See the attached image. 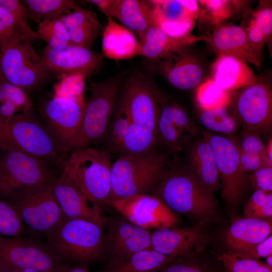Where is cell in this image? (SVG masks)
Listing matches in <instances>:
<instances>
[{
	"mask_svg": "<svg viewBox=\"0 0 272 272\" xmlns=\"http://www.w3.org/2000/svg\"><path fill=\"white\" fill-rule=\"evenodd\" d=\"M85 2L93 4L100 12L105 14L113 0H89Z\"/></svg>",
	"mask_w": 272,
	"mask_h": 272,
	"instance_id": "obj_55",
	"label": "cell"
},
{
	"mask_svg": "<svg viewBox=\"0 0 272 272\" xmlns=\"http://www.w3.org/2000/svg\"><path fill=\"white\" fill-rule=\"evenodd\" d=\"M197 2L200 8L198 18L200 20L206 19L209 23V28L212 25L216 28L232 17L242 1L206 0L197 1Z\"/></svg>",
	"mask_w": 272,
	"mask_h": 272,
	"instance_id": "obj_35",
	"label": "cell"
},
{
	"mask_svg": "<svg viewBox=\"0 0 272 272\" xmlns=\"http://www.w3.org/2000/svg\"><path fill=\"white\" fill-rule=\"evenodd\" d=\"M195 99L200 110H213L231 104L230 91L207 79L196 88Z\"/></svg>",
	"mask_w": 272,
	"mask_h": 272,
	"instance_id": "obj_34",
	"label": "cell"
},
{
	"mask_svg": "<svg viewBox=\"0 0 272 272\" xmlns=\"http://www.w3.org/2000/svg\"><path fill=\"white\" fill-rule=\"evenodd\" d=\"M4 101L13 104L26 116L32 114L33 104L28 93L0 76V102Z\"/></svg>",
	"mask_w": 272,
	"mask_h": 272,
	"instance_id": "obj_41",
	"label": "cell"
},
{
	"mask_svg": "<svg viewBox=\"0 0 272 272\" xmlns=\"http://www.w3.org/2000/svg\"><path fill=\"white\" fill-rule=\"evenodd\" d=\"M14 149L50 161L61 170L67 152L43 121L32 114L16 119L0 120V149Z\"/></svg>",
	"mask_w": 272,
	"mask_h": 272,
	"instance_id": "obj_6",
	"label": "cell"
},
{
	"mask_svg": "<svg viewBox=\"0 0 272 272\" xmlns=\"http://www.w3.org/2000/svg\"><path fill=\"white\" fill-rule=\"evenodd\" d=\"M239 142L241 152L267 158L265 152V145L260 135L253 132H242L241 140Z\"/></svg>",
	"mask_w": 272,
	"mask_h": 272,
	"instance_id": "obj_47",
	"label": "cell"
},
{
	"mask_svg": "<svg viewBox=\"0 0 272 272\" xmlns=\"http://www.w3.org/2000/svg\"><path fill=\"white\" fill-rule=\"evenodd\" d=\"M202 36V41L206 42L218 56L231 55L260 66L261 53L252 47L239 26L222 25Z\"/></svg>",
	"mask_w": 272,
	"mask_h": 272,
	"instance_id": "obj_21",
	"label": "cell"
},
{
	"mask_svg": "<svg viewBox=\"0 0 272 272\" xmlns=\"http://www.w3.org/2000/svg\"><path fill=\"white\" fill-rule=\"evenodd\" d=\"M28 17L38 24L49 18L60 17L83 8L70 0H25Z\"/></svg>",
	"mask_w": 272,
	"mask_h": 272,
	"instance_id": "obj_31",
	"label": "cell"
},
{
	"mask_svg": "<svg viewBox=\"0 0 272 272\" xmlns=\"http://www.w3.org/2000/svg\"><path fill=\"white\" fill-rule=\"evenodd\" d=\"M0 7L10 13L16 20L27 37L32 41L39 39L35 31L27 23L28 10L22 1L0 0Z\"/></svg>",
	"mask_w": 272,
	"mask_h": 272,
	"instance_id": "obj_44",
	"label": "cell"
},
{
	"mask_svg": "<svg viewBox=\"0 0 272 272\" xmlns=\"http://www.w3.org/2000/svg\"><path fill=\"white\" fill-rule=\"evenodd\" d=\"M0 198L6 199L19 190L50 182L61 170L54 163L11 148L0 149Z\"/></svg>",
	"mask_w": 272,
	"mask_h": 272,
	"instance_id": "obj_9",
	"label": "cell"
},
{
	"mask_svg": "<svg viewBox=\"0 0 272 272\" xmlns=\"http://www.w3.org/2000/svg\"><path fill=\"white\" fill-rule=\"evenodd\" d=\"M104 226L83 219H64L45 241L64 264L87 267L102 260Z\"/></svg>",
	"mask_w": 272,
	"mask_h": 272,
	"instance_id": "obj_4",
	"label": "cell"
},
{
	"mask_svg": "<svg viewBox=\"0 0 272 272\" xmlns=\"http://www.w3.org/2000/svg\"><path fill=\"white\" fill-rule=\"evenodd\" d=\"M160 109L157 126L156 148L168 156L188 148L198 128L187 111L158 89Z\"/></svg>",
	"mask_w": 272,
	"mask_h": 272,
	"instance_id": "obj_11",
	"label": "cell"
},
{
	"mask_svg": "<svg viewBox=\"0 0 272 272\" xmlns=\"http://www.w3.org/2000/svg\"><path fill=\"white\" fill-rule=\"evenodd\" d=\"M214 156L220 179L221 196L234 215L249 181L240 162L239 142L232 136L203 131Z\"/></svg>",
	"mask_w": 272,
	"mask_h": 272,
	"instance_id": "obj_10",
	"label": "cell"
},
{
	"mask_svg": "<svg viewBox=\"0 0 272 272\" xmlns=\"http://www.w3.org/2000/svg\"><path fill=\"white\" fill-rule=\"evenodd\" d=\"M176 258L146 249L134 253L119 265L105 270L107 272H160Z\"/></svg>",
	"mask_w": 272,
	"mask_h": 272,
	"instance_id": "obj_30",
	"label": "cell"
},
{
	"mask_svg": "<svg viewBox=\"0 0 272 272\" xmlns=\"http://www.w3.org/2000/svg\"><path fill=\"white\" fill-rule=\"evenodd\" d=\"M265 263L270 267H272V255H268L265 257Z\"/></svg>",
	"mask_w": 272,
	"mask_h": 272,
	"instance_id": "obj_59",
	"label": "cell"
},
{
	"mask_svg": "<svg viewBox=\"0 0 272 272\" xmlns=\"http://www.w3.org/2000/svg\"><path fill=\"white\" fill-rule=\"evenodd\" d=\"M105 15L116 19L139 37L154 26L152 7L144 1L113 0Z\"/></svg>",
	"mask_w": 272,
	"mask_h": 272,
	"instance_id": "obj_28",
	"label": "cell"
},
{
	"mask_svg": "<svg viewBox=\"0 0 272 272\" xmlns=\"http://www.w3.org/2000/svg\"><path fill=\"white\" fill-rule=\"evenodd\" d=\"M239 26L245 32L252 47L261 53L262 47L267 41L255 19L252 10L245 13Z\"/></svg>",
	"mask_w": 272,
	"mask_h": 272,
	"instance_id": "obj_45",
	"label": "cell"
},
{
	"mask_svg": "<svg viewBox=\"0 0 272 272\" xmlns=\"http://www.w3.org/2000/svg\"><path fill=\"white\" fill-rule=\"evenodd\" d=\"M5 200L17 210L27 235L45 241L63 220L50 181L22 188Z\"/></svg>",
	"mask_w": 272,
	"mask_h": 272,
	"instance_id": "obj_7",
	"label": "cell"
},
{
	"mask_svg": "<svg viewBox=\"0 0 272 272\" xmlns=\"http://www.w3.org/2000/svg\"><path fill=\"white\" fill-rule=\"evenodd\" d=\"M252 12L255 19L268 42L272 33V9L269 1H261Z\"/></svg>",
	"mask_w": 272,
	"mask_h": 272,
	"instance_id": "obj_46",
	"label": "cell"
},
{
	"mask_svg": "<svg viewBox=\"0 0 272 272\" xmlns=\"http://www.w3.org/2000/svg\"><path fill=\"white\" fill-rule=\"evenodd\" d=\"M110 207L131 223L148 230L172 227L178 222L174 212L152 194L122 198L112 201Z\"/></svg>",
	"mask_w": 272,
	"mask_h": 272,
	"instance_id": "obj_16",
	"label": "cell"
},
{
	"mask_svg": "<svg viewBox=\"0 0 272 272\" xmlns=\"http://www.w3.org/2000/svg\"><path fill=\"white\" fill-rule=\"evenodd\" d=\"M102 52L104 57L123 60L141 55V45L133 33L107 17L102 31Z\"/></svg>",
	"mask_w": 272,
	"mask_h": 272,
	"instance_id": "obj_26",
	"label": "cell"
},
{
	"mask_svg": "<svg viewBox=\"0 0 272 272\" xmlns=\"http://www.w3.org/2000/svg\"><path fill=\"white\" fill-rule=\"evenodd\" d=\"M158 61L162 75L169 84L178 89L192 90L206 80L204 62L189 51V47Z\"/></svg>",
	"mask_w": 272,
	"mask_h": 272,
	"instance_id": "obj_20",
	"label": "cell"
},
{
	"mask_svg": "<svg viewBox=\"0 0 272 272\" xmlns=\"http://www.w3.org/2000/svg\"><path fill=\"white\" fill-rule=\"evenodd\" d=\"M61 19L67 29L92 23H100L92 12L84 9L61 16Z\"/></svg>",
	"mask_w": 272,
	"mask_h": 272,
	"instance_id": "obj_49",
	"label": "cell"
},
{
	"mask_svg": "<svg viewBox=\"0 0 272 272\" xmlns=\"http://www.w3.org/2000/svg\"><path fill=\"white\" fill-rule=\"evenodd\" d=\"M22 41L32 42L25 35L15 18L0 7V51Z\"/></svg>",
	"mask_w": 272,
	"mask_h": 272,
	"instance_id": "obj_37",
	"label": "cell"
},
{
	"mask_svg": "<svg viewBox=\"0 0 272 272\" xmlns=\"http://www.w3.org/2000/svg\"><path fill=\"white\" fill-rule=\"evenodd\" d=\"M168 156L155 151L123 155L112 164L110 203L137 194H152L169 167Z\"/></svg>",
	"mask_w": 272,
	"mask_h": 272,
	"instance_id": "obj_5",
	"label": "cell"
},
{
	"mask_svg": "<svg viewBox=\"0 0 272 272\" xmlns=\"http://www.w3.org/2000/svg\"><path fill=\"white\" fill-rule=\"evenodd\" d=\"M152 194L196 224L207 227L218 221L219 208L214 195L201 188L186 167L169 166Z\"/></svg>",
	"mask_w": 272,
	"mask_h": 272,
	"instance_id": "obj_2",
	"label": "cell"
},
{
	"mask_svg": "<svg viewBox=\"0 0 272 272\" xmlns=\"http://www.w3.org/2000/svg\"><path fill=\"white\" fill-rule=\"evenodd\" d=\"M248 176L255 190L271 192L272 167L261 168L248 175Z\"/></svg>",
	"mask_w": 272,
	"mask_h": 272,
	"instance_id": "obj_50",
	"label": "cell"
},
{
	"mask_svg": "<svg viewBox=\"0 0 272 272\" xmlns=\"http://www.w3.org/2000/svg\"><path fill=\"white\" fill-rule=\"evenodd\" d=\"M38 24H41L57 36L67 41L69 43V30L62 21L61 16L46 18L42 20Z\"/></svg>",
	"mask_w": 272,
	"mask_h": 272,
	"instance_id": "obj_52",
	"label": "cell"
},
{
	"mask_svg": "<svg viewBox=\"0 0 272 272\" xmlns=\"http://www.w3.org/2000/svg\"><path fill=\"white\" fill-rule=\"evenodd\" d=\"M35 32L38 38L46 42L47 43V45L53 50H62L69 44L67 41L58 37L40 24H38L37 30Z\"/></svg>",
	"mask_w": 272,
	"mask_h": 272,
	"instance_id": "obj_51",
	"label": "cell"
},
{
	"mask_svg": "<svg viewBox=\"0 0 272 272\" xmlns=\"http://www.w3.org/2000/svg\"><path fill=\"white\" fill-rule=\"evenodd\" d=\"M148 2L158 8L165 19L170 21H195L199 16L200 8L197 1L165 0Z\"/></svg>",
	"mask_w": 272,
	"mask_h": 272,
	"instance_id": "obj_33",
	"label": "cell"
},
{
	"mask_svg": "<svg viewBox=\"0 0 272 272\" xmlns=\"http://www.w3.org/2000/svg\"><path fill=\"white\" fill-rule=\"evenodd\" d=\"M210 70L211 79L229 91L251 85L259 79L246 62L231 55L218 56Z\"/></svg>",
	"mask_w": 272,
	"mask_h": 272,
	"instance_id": "obj_25",
	"label": "cell"
},
{
	"mask_svg": "<svg viewBox=\"0 0 272 272\" xmlns=\"http://www.w3.org/2000/svg\"><path fill=\"white\" fill-rule=\"evenodd\" d=\"M62 272H90L87 267L80 266H68ZM96 272H107L105 269Z\"/></svg>",
	"mask_w": 272,
	"mask_h": 272,
	"instance_id": "obj_57",
	"label": "cell"
},
{
	"mask_svg": "<svg viewBox=\"0 0 272 272\" xmlns=\"http://www.w3.org/2000/svg\"><path fill=\"white\" fill-rule=\"evenodd\" d=\"M242 127V132L259 135L270 131L272 125V93L269 84L259 78L242 88L234 106Z\"/></svg>",
	"mask_w": 272,
	"mask_h": 272,
	"instance_id": "obj_15",
	"label": "cell"
},
{
	"mask_svg": "<svg viewBox=\"0 0 272 272\" xmlns=\"http://www.w3.org/2000/svg\"><path fill=\"white\" fill-rule=\"evenodd\" d=\"M31 42L22 41L0 51V76L27 93L42 87L50 74Z\"/></svg>",
	"mask_w": 272,
	"mask_h": 272,
	"instance_id": "obj_12",
	"label": "cell"
},
{
	"mask_svg": "<svg viewBox=\"0 0 272 272\" xmlns=\"http://www.w3.org/2000/svg\"><path fill=\"white\" fill-rule=\"evenodd\" d=\"M151 5L152 7L154 26L166 34L175 38H182L191 34L190 33L195 25V21L177 22L167 20L161 15L156 6L151 4Z\"/></svg>",
	"mask_w": 272,
	"mask_h": 272,
	"instance_id": "obj_42",
	"label": "cell"
},
{
	"mask_svg": "<svg viewBox=\"0 0 272 272\" xmlns=\"http://www.w3.org/2000/svg\"><path fill=\"white\" fill-rule=\"evenodd\" d=\"M217 257L226 272H272V267L259 259L240 258L226 252Z\"/></svg>",
	"mask_w": 272,
	"mask_h": 272,
	"instance_id": "obj_40",
	"label": "cell"
},
{
	"mask_svg": "<svg viewBox=\"0 0 272 272\" xmlns=\"http://www.w3.org/2000/svg\"><path fill=\"white\" fill-rule=\"evenodd\" d=\"M129 126L127 111L121 100L115 107L105 138L110 150L118 152Z\"/></svg>",
	"mask_w": 272,
	"mask_h": 272,
	"instance_id": "obj_36",
	"label": "cell"
},
{
	"mask_svg": "<svg viewBox=\"0 0 272 272\" xmlns=\"http://www.w3.org/2000/svg\"><path fill=\"white\" fill-rule=\"evenodd\" d=\"M0 234L7 237L26 235L21 219L15 208L0 198Z\"/></svg>",
	"mask_w": 272,
	"mask_h": 272,
	"instance_id": "obj_39",
	"label": "cell"
},
{
	"mask_svg": "<svg viewBox=\"0 0 272 272\" xmlns=\"http://www.w3.org/2000/svg\"><path fill=\"white\" fill-rule=\"evenodd\" d=\"M271 218H243L233 222L221 237L225 252H234L260 243L271 233Z\"/></svg>",
	"mask_w": 272,
	"mask_h": 272,
	"instance_id": "obj_23",
	"label": "cell"
},
{
	"mask_svg": "<svg viewBox=\"0 0 272 272\" xmlns=\"http://www.w3.org/2000/svg\"><path fill=\"white\" fill-rule=\"evenodd\" d=\"M272 216V194L268 192L265 200L260 207L254 213L252 218L258 219L271 218Z\"/></svg>",
	"mask_w": 272,
	"mask_h": 272,
	"instance_id": "obj_54",
	"label": "cell"
},
{
	"mask_svg": "<svg viewBox=\"0 0 272 272\" xmlns=\"http://www.w3.org/2000/svg\"><path fill=\"white\" fill-rule=\"evenodd\" d=\"M231 105L213 110H200L198 114L200 124L208 131L232 136L241 127L240 120Z\"/></svg>",
	"mask_w": 272,
	"mask_h": 272,
	"instance_id": "obj_29",
	"label": "cell"
},
{
	"mask_svg": "<svg viewBox=\"0 0 272 272\" xmlns=\"http://www.w3.org/2000/svg\"><path fill=\"white\" fill-rule=\"evenodd\" d=\"M111 167L108 151L89 147L71 151L60 174L72 180L101 213L102 208L109 206Z\"/></svg>",
	"mask_w": 272,
	"mask_h": 272,
	"instance_id": "obj_3",
	"label": "cell"
},
{
	"mask_svg": "<svg viewBox=\"0 0 272 272\" xmlns=\"http://www.w3.org/2000/svg\"><path fill=\"white\" fill-rule=\"evenodd\" d=\"M103 29L100 23L69 29V44L91 49L97 38L102 34Z\"/></svg>",
	"mask_w": 272,
	"mask_h": 272,
	"instance_id": "obj_43",
	"label": "cell"
},
{
	"mask_svg": "<svg viewBox=\"0 0 272 272\" xmlns=\"http://www.w3.org/2000/svg\"><path fill=\"white\" fill-rule=\"evenodd\" d=\"M205 251V250H204ZM204 251L175 259L160 272H226L217 257H209Z\"/></svg>",
	"mask_w": 272,
	"mask_h": 272,
	"instance_id": "obj_32",
	"label": "cell"
},
{
	"mask_svg": "<svg viewBox=\"0 0 272 272\" xmlns=\"http://www.w3.org/2000/svg\"><path fill=\"white\" fill-rule=\"evenodd\" d=\"M207 227L163 228L151 232L150 249L172 258L190 256L206 249L210 241Z\"/></svg>",
	"mask_w": 272,
	"mask_h": 272,
	"instance_id": "obj_17",
	"label": "cell"
},
{
	"mask_svg": "<svg viewBox=\"0 0 272 272\" xmlns=\"http://www.w3.org/2000/svg\"><path fill=\"white\" fill-rule=\"evenodd\" d=\"M120 100L127 111L129 126L118 151L120 155L157 151V126L160 109L158 89L146 76L136 73L128 80Z\"/></svg>",
	"mask_w": 272,
	"mask_h": 272,
	"instance_id": "obj_1",
	"label": "cell"
},
{
	"mask_svg": "<svg viewBox=\"0 0 272 272\" xmlns=\"http://www.w3.org/2000/svg\"><path fill=\"white\" fill-rule=\"evenodd\" d=\"M85 78L81 74L61 76V79L53 87L54 96L85 102Z\"/></svg>",
	"mask_w": 272,
	"mask_h": 272,
	"instance_id": "obj_38",
	"label": "cell"
},
{
	"mask_svg": "<svg viewBox=\"0 0 272 272\" xmlns=\"http://www.w3.org/2000/svg\"><path fill=\"white\" fill-rule=\"evenodd\" d=\"M268 193L260 190H255L245 203L244 206L245 218H252L254 213L264 201Z\"/></svg>",
	"mask_w": 272,
	"mask_h": 272,
	"instance_id": "obj_53",
	"label": "cell"
},
{
	"mask_svg": "<svg viewBox=\"0 0 272 272\" xmlns=\"http://www.w3.org/2000/svg\"><path fill=\"white\" fill-rule=\"evenodd\" d=\"M191 144L188 146L186 167L194 174L201 188L214 195L221 184L212 149L203 135Z\"/></svg>",
	"mask_w": 272,
	"mask_h": 272,
	"instance_id": "obj_24",
	"label": "cell"
},
{
	"mask_svg": "<svg viewBox=\"0 0 272 272\" xmlns=\"http://www.w3.org/2000/svg\"><path fill=\"white\" fill-rule=\"evenodd\" d=\"M0 272H42L29 267L0 266Z\"/></svg>",
	"mask_w": 272,
	"mask_h": 272,
	"instance_id": "obj_56",
	"label": "cell"
},
{
	"mask_svg": "<svg viewBox=\"0 0 272 272\" xmlns=\"http://www.w3.org/2000/svg\"><path fill=\"white\" fill-rule=\"evenodd\" d=\"M202 36L192 34L182 38H173L153 26L139 37L141 55L152 60H160L189 47L195 42L202 41Z\"/></svg>",
	"mask_w": 272,
	"mask_h": 272,
	"instance_id": "obj_27",
	"label": "cell"
},
{
	"mask_svg": "<svg viewBox=\"0 0 272 272\" xmlns=\"http://www.w3.org/2000/svg\"><path fill=\"white\" fill-rule=\"evenodd\" d=\"M230 254L240 258L249 259H259L272 255L271 234L259 243Z\"/></svg>",
	"mask_w": 272,
	"mask_h": 272,
	"instance_id": "obj_48",
	"label": "cell"
},
{
	"mask_svg": "<svg viewBox=\"0 0 272 272\" xmlns=\"http://www.w3.org/2000/svg\"><path fill=\"white\" fill-rule=\"evenodd\" d=\"M46 70L59 75L78 74L85 79L95 74L101 67L104 56L91 49L69 44L61 50L46 45L40 55Z\"/></svg>",
	"mask_w": 272,
	"mask_h": 272,
	"instance_id": "obj_19",
	"label": "cell"
},
{
	"mask_svg": "<svg viewBox=\"0 0 272 272\" xmlns=\"http://www.w3.org/2000/svg\"><path fill=\"white\" fill-rule=\"evenodd\" d=\"M64 265L45 241L27 235L7 237L0 234V266L61 272Z\"/></svg>",
	"mask_w": 272,
	"mask_h": 272,
	"instance_id": "obj_13",
	"label": "cell"
},
{
	"mask_svg": "<svg viewBox=\"0 0 272 272\" xmlns=\"http://www.w3.org/2000/svg\"><path fill=\"white\" fill-rule=\"evenodd\" d=\"M50 185L63 219H83L105 225L106 217L92 207L70 179L60 174L50 181Z\"/></svg>",
	"mask_w": 272,
	"mask_h": 272,
	"instance_id": "obj_22",
	"label": "cell"
},
{
	"mask_svg": "<svg viewBox=\"0 0 272 272\" xmlns=\"http://www.w3.org/2000/svg\"><path fill=\"white\" fill-rule=\"evenodd\" d=\"M120 82L119 76L100 82L89 81L90 95L85 101L79 130L67 145L69 152L92 147L105 139Z\"/></svg>",
	"mask_w": 272,
	"mask_h": 272,
	"instance_id": "obj_8",
	"label": "cell"
},
{
	"mask_svg": "<svg viewBox=\"0 0 272 272\" xmlns=\"http://www.w3.org/2000/svg\"><path fill=\"white\" fill-rule=\"evenodd\" d=\"M265 152L268 160L272 163V140L271 139L265 145Z\"/></svg>",
	"mask_w": 272,
	"mask_h": 272,
	"instance_id": "obj_58",
	"label": "cell"
},
{
	"mask_svg": "<svg viewBox=\"0 0 272 272\" xmlns=\"http://www.w3.org/2000/svg\"><path fill=\"white\" fill-rule=\"evenodd\" d=\"M151 231L116 215L106 217L102 260L106 268L116 267L139 251L150 249Z\"/></svg>",
	"mask_w": 272,
	"mask_h": 272,
	"instance_id": "obj_14",
	"label": "cell"
},
{
	"mask_svg": "<svg viewBox=\"0 0 272 272\" xmlns=\"http://www.w3.org/2000/svg\"><path fill=\"white\" fill-rule=\"evenodd\" d=\"M85 103L54 96L43 102L40 107L43 122L67 152L69 143L80 127Z\"/></svg>",
	"mask_w": 272,
	"mask_h": 272,
	"instance_id": "obj_18",
	"label": "cell"
}]
</instances>
